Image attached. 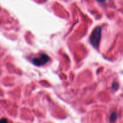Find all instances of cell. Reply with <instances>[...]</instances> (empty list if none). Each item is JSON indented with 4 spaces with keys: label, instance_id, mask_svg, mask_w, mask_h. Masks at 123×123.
<instances>
[{
    "label": "cell",
    "instance_id": "obj_5",
    "mask_svg": "<svg viewBox=\"0 0 123 123\" xmlns=\"http://www.w3.org/2000/svg\"><path fill=\"white\" fill-rule=\"evenodd\" d=\"M98 1H99V2H104L105 1H106V0H97Z\"/></svg>",
    "mask_w": 123,
    "mask_h": 123
},
{
    "label": "cell",
    "instance_id": "obj_2",
    "mask_svg": "<svg viewBox=\"0 0 123 123\" xmlns=\"http://www.w3.org/2000/svg\"><path fill=\"white\" fill-rule=\"evenodd\" d=\"M49 60V57L47 54H42L38 57L34 58L32 60V62L37 66H41L47 63Z\"/></svg>",
    "mask_w": 123,
    "mask_h": 123
},
{
    "label": "cell",
    "instance_id": "obj_4",
    "mask_svg": "<svg viewBox=\"0 0 123 123\" xmlns=\"http://www.w3.org/2000/svg\"><path fill=\"white\" fill-rule=\"evenodd\" d=\"M0 123H8V120L7 118H3L0 120Z\"/></svg>",
    "mask_w": 123,
    "mask_h": 123
},
{
    "label": "cell",
    "instance_id": "obj_1",
    "mask_svg": "<svg viewBox=\"0 0 123 123\" xmlns=\"http://www.w3.org/2000/svg\"><path fill=\"white\" fill-rule=\"evenodd\" d=\"M101 36V28L97 26L94 30L90 36V43L93 46L97 48L98 46Z\"/></svg>",
    "mask_w": 123,
    "mask_h": 123
},
{
    "label": "cell",
    "instance_id": "obj_3",
    "mask_svg": "<svg viewBox=\"0 0 123 123\" xmlns=\"http://www.w3.org/2000/svg\"><path fill=\"white\" fill-rule=\"evenodd\" d=\"M117 119V114L115 112L112 113V115H110V120L112 122L116 121V120Z\"/></svg>",
    "mask_w": 123,
    "mask_h": 123
}]
</instances>
